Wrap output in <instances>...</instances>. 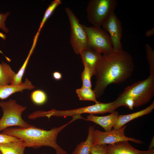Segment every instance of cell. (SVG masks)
I'll list each match as a JSON object with an SVG mask.
<instances>
[{"mask_svg":"<svg viewBox=\"0 0 154 154\" xmlns=\"http://www.w3.org/2000/svg\"><path fill=\"white\" fill-rule=\"evenodd\" d=\"M135 68L132 57L123 49L102 55L97 68L93 90L96 98L100 97L108 86L126 81L132 75Z\"/></svg>","mask_w":154,"mask_h":154,"instance_id":"cell-1","label":"cell"},{"mask_svg":"<svg viewBox=\"0 0 154 154\" xmlns=\"http://www.w3.org/2000/svg\"><path fill=\"white\" fill-rule=\"evenodd\" d=\"M72 117V119L67 123L49 130L32 125L25 128L8 127L2 131L1 133L21 139L26 147L38 148L42 146H48L54 149L56 153L59 154H68L57 143V139L59 133L69 124L77 119H83L80 115Z\"/></svg>","mask_w":154,"mask_h":154,"instance_id":"cell-2","label":"cell"},{"mask_svg":"<svg viewBox=\"0 0 154 154\" xmlns=\"http://www.w3.org/2000/svg\"><path fill=\"white\" fill-rule=\"evenodd\" d=\"M154 95V77L150 75L145 79L136 82L126 87L115 100L119 104L127 98L133 101L134 107L144 105L150 101Z\"/></svg>","mask_w":154,"mask_h":154,"instance_id":"cell-3","label":"cell"},{"mask_svg":"<svg viewBox=\"0 0 154 154\" xmlns=\"http://www.w3.org/2000/svg\"><path fill=\"white\" fill-rule=\"evenodd\" d=\"M3 114L0 119V132L13 126L21 128L30 127V124L24 120L22 114L27 107L17 104L15 100L10 99L7 102H0Z\"/></svg>","mask_w":154,"mask_h":154,"instance_id":"cell-4","label":"cell"},{"mask_svg":"<svg viewBox=\"0 0 154 154\" xmlns=\"http://www.w3.org/2000/svg\"><path fill=\"white\" fill-rule=\"evenodd\" d=\"M117 4L116 0H90L86 8L87 18L95 27H101L109 15L114 11Z\"/></svg>","mask_w":154,"mask_h":154,"instance_id":"cell-5","label":"cell"},{"mask_svg":"<svg viewBox=\"0 0 154 154\" xmlns=\"http://www.w3.org/2000/svg\"><path fill=\"white\" fill-rule=\"evenodd\" d=\"M117 107L114 101L108 103L100 102L90 106L70 110H58L52 109L48 111H44L43 116L49 119L52 116L66 117L87 113L90 115L111 113L115 111Z\"/></svg>","mask_w":154,"mask_h":154,"instance_id":"cell-6","label":"cell"},{"mask_svg":"<svg viewBox=\"0 0 154 154\" xmlns=\"http://www.w3.org/2000/svg\"><path fill=\"white\" fill-rule=\"evenodd\" d=\"M88 39V46L103 55L114 50L112 39L109 34L100 27H88L82 24Z\"/></svg>","mask_w":154,"mask_h":154,"instance_id":"cell-7","label":"cell"},{"mask_svg":"<svg viewBox=\"0 0 154 154\" xmlns=\"http://www.w3.org/2000/svg\"><path fill=\"white\" fill-rule=\"evenodd\" d=\"M65 11L70 23V43L74 52L80 54L82 51L88 46L86 33L72 10L68 7H66Z\"/></svg>","mask_w":154,"mask_h":154,"instance_id":"cell-8","label":"cell"},{"mask_svg":"<svg viewBox=\"0 0 154 154\" xmlns=\"http://www.w3.org/2000/svg\"><path fill=\"white\" fill-rule=\"evenodd\" d=\"M126 125L116 129H112L107 131H102L94 130L92 139L93 145L110 144L117 142L125 141H131L136 143L142 144L143 142L139 140L125 135V129Z\"/></svg>","mask_w":154,"mask_h":154,"instance_id":"cell-9","label":"cell"},{"mask_svg":"<svg viewBox=\"0 0 154 154\" xmlns=\"http://www.w3.org/2000/svg\"><path fill=\"white\" fill-rule=\"evenodd\" d=\"M101 26L104 31L109 33L112 41L114 50L123 49L121 42L122 34L121 24L114 11L111 13Z\"/></svg>","mask_w":154,"mask_h":154,"instance_id":"cell-10","label":"cell"},{"mask_svg":"<svg viewBox=\"0 0 154 154\" xmlns=\"http://www.w3.org/2000/svg\"><path fill=\"white\" fill-rule=\"evenodd\" d=\"M107 149L108 154H154V149L146 151L139 150L133 147L127 141L109 144Z\"/></svg>","mask_w":154,"mask_h":154,"instance_id":"cell-11","label":"cell"},{"mask_svg":"<svg viewBox=\"0 0 154 154\" xmlns=\"http://www.w3.org/2000/svg\"><path fill=\"white\" fill-rule=\"evenodd\" d=\"M81 56L83 65H86L95 76L97 68L102 58V54L96 50L87 46L81 52Z\"/></svg>","mask_w":154,"mask_h":154,"instance_id":"cell-12","label":"cell"},{"mask_svg":"<svg viewBox=\"0 0 154 154\" xmlns=\"http://www.w3.org/2000/svg\"><path fill=\"white\" fill-rule=\"evenodd\" d=\"M119 115L118 112L115 111L106 116H98L94 115H88L86 120L93 122L103 127L106 131L112 129L115 124Z\"/></svg>","mask_w":154,"mask_h":154,"instance_id":"cell-13","label":"cell"},{"mask_svg":"<svg viewBox=\"0 0 154 154\" xmlns=\"http://www.w3.org/2000/svg\"><path fill=\"white\" fill-rule=\"evenodd\" d=\"M35 88L31 82L27 78L25 79L24 82L18 85L0 84V99L3 100L16 92H23L24 90H31Z\"/></svg>","mask_w":154,"mask_h":154,"instance_id":"cell-14","label":"cell"},{"mask_svg":"<svg viewBox=\"0 0 154 154\" xmlns=\"http://www.w3.org/2000/svg\"><path fill=\"white\" fill-rule=\"evenodd\" d=\"M154 109L153 101L149 106L142 110L127 115H119L113 129H119L132 120L151 113Z\"/></svg>","mask_w":154,"mask_h":154,"instance_id":"cell-15","label":"cell"},{"mask_svg":"<svg viewBox=\"0 0 154 154\" xmlns=\"http://www.w3.org/2000/svg\"><path fill=\"white\" fill-rule=\"evenodd\" d=\"M26 147L21 139L0 144V151L2 154H24Z\"/></svg>","mask_w":154,"mask_h":154,"instance_id":"cell-16","label":"cell"},{"mask_svg":"<svg viewBox=\"0 0 154 154\" xmlns=\"http://www.w3.org/2000/svg\"><path fill=\"white\" fill-rule=\"evenodd\" d=\"M94 130V127H89L86 139L77 145L72 154H90L93 145L92 139Z\"/></svg>","mask_w":154,"mask_h":154,"instance_id":"cell-17","label":"cell"},{"mask_svg":"<svg viewBox=\"0 0 154 154\" xmlns=\"http://www.w3.org/2000/svg\"><path fill=\"white\" fill-rule=\"evenodd\" d=\"M16 74L9 65L2 61L0 63V84H12Z\"/></svg>","mask_w":154,"mask_h":154,"instance_id":"cell-18","label":"cell"},{"mask_svg":"<svg viewBox=\"0 0 154 154\" xmlns=\"http://www.w3.org/2000/svg\"><path fill=\"white\" fill-rule=\"evenodd\" d=\"M39 34L37 33L33 39V43L29 54L22 66L19 69L15 77L12 85H18L22 82V80L26 68L31 56L32 54L35 47Z\"/></svg>","mask_w":154,"mask_h":154,"instance_id":"cell-19","label":"cell"},{"mask_svg":"<svg viewBox=\"0 0 154 154\" xmlns=\"http://www.w3.org/2000/svg\"><path fill=\"white\" fill-rule=\"evenodd\" d=\"M79 99L82 101H90L95 103L100 102L97 100L96 94L92 88L82 86L76 90Z\"/></svg>","mask_w":154,"mask_h":154,"instance_id":"cell-20","label":"cell"},{"mask_svg":"<svg viewBox=\"0 0 154 154\" xmlns=\"http://www.w3.org/2000/svg\"><path fill=\"white\" fill-rule=\"evenodd\" d=\"M60 0H54L52 1L46 9L40 24L37 33L39 34L44 23L51 15L54 10L62 3Z\"/></svg>","mask_w":154,"mask_h":154,"instance_id":"cell-21","label":"cell"},{"mask_svg":"<svg viewBox=\"0 0 154 154\" xmlns=\"http://www.w3.org/2000/svg\"><path fill=\"white\" fill-rule=\"evenodd\" d=\"M30 98L34 104L37 105H41L46 102L47 97L46 94L44 91L37 90L31 93Z\"/></svg>","mask_w":154,"mask_h":154,"instance_id":"cell-22","label":"cell"},{"mask_svg":"<svg viewBox=\"0 0 154 154\" xmlns=\"http://www.w3.org/2000/svg\"><path fill=\"white\" fill-rule=\"evenodd\" d=\"M146 58L149 65V75L154 77V51L150 45H145Z\"/></svg>","mask_w":154,"mask_h":154,"instance_id":"cell-23","label":"cell"},{"mask_svg":"<svg viewBox=\"0 0 154 154\" xmlns=\"http://www.w3.org/2000/svg\"><path fill=\"white\" fill-rule=\"evenodd\" d=\"M84 70L81 73V78L82 86L92 88L91 78L93 75L89 68L85 65H83Z\"/></svg>","mask_w":154,"mask_h":154,"instance_id":"cell-24","label":"cell"},{"mask_svg":"<svg viewBox=\"0 0 154 154\" xmlns=\"http://www.w3.org/2000/svg\"><path fill=\"white\" fill-rule=\"evenodd\" d=\"M106 144L93 145L90 154H108Z\"/></svg>","mask_w":154,"mask_h":154,"instance_id":"cell-25","label":"cell"},{"mask_svg":"<svg viewBox=\"0 0 154 154\" xmlns=\"http://www.w3.org/2000/svg\"><path fill=\"white\" fill-rule=\"evenodd\" d=\"M10 13L9 12H7L5 13H0V29L7 33L9 32V30L6 27L5 21ZM0 52L2 53L0 51Z\"/></svg>","mask_w":154,"mask_h":154,"instance_id":"cell-26","label":"cell"},{"mask_svg":"<svg viewBox=\"0 0 154 154\" xmlns=\"http://www.w3.org/2000/svg\"><path fill=\"white\" fill-rule=\"evenodd\" d=\"M20 140L13 136L0 133V144L18 141Z\"/></svg>","mask_w":154,"mask_h":154,"instance_id":"cell-27","label":"cell"},{"mask_svg":"<svg viewBox=\"0 0 154 154\" xmlns=\"http://www.w3.org/2000/svg\"><path fill=\"white\" fill-rule=\"evenodd\" d=\"M52 76L54 79L57 80H60L62 77L61 74L57 71L54 72L53 73Z\"/></svg>","mask_w":154,"mask_h":154,"instance_id":"cell-28","label":"cell"},{"mask_svg":"<svg viewBox=\"0 0 154 154\" xmlns=\"http://www.w3.org/2000/svg\"><path fill=\"white\" fill-rule=\"evenodd\" d=\"M154 34V28L148 30L146 33V36L147 37L151 36Z\"/></svg>","mask_w":154,"mask_h":154,"instance_id":"cell-29","label":"cell"},{"mask_svg":"<svg viewBox=\"0 0 154 154\" xmlns=\"http://www.w3.org/2000/svg\"><path fill=\"white\" fill-rule=\"evenodd\" d=\"M154 139H153L152 141H151V143L149 146V148L148 150H151L153 149L154 147Z\"/></svg>","mask_w":154,"mask_h":154,"instance_id":"cell-30","label":"cell"},{"mask_svg":"<svg viewBox=\"0 0 154 154\" xmlns=\"http://www.w3.org/2000/svg\"><path fill=\"white\" fill-rule=\"evenodd\" d=\"M42 154H46V153H42ZM56 154H59L58 153H56Z\"/></svg>","mask_w":154,"mask_h":154,"instance_id":"cell-31","label":"cell"},{"mask_svg":"<svg viewBox=\"0 0 154 154\" xmlns=\"http://www.w3.org/2000/svg\"><path fill=\"white\" fill-rule=\"evenodd\" d=\"M0 154H2V153L1 152V151H0Z\"/></svg>","mask_w":154,"mask_h":154,"instance_id":"cell-32","label":"cell"}]
</instances>
